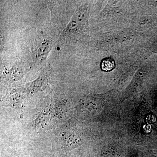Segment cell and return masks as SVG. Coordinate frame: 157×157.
<instances>
[{
  "label": "cell",
  "instance_id": "cell-1",
  "mask_svg": "<svg viewBox=\"0 0 157 157\" xmlns=\"http://www.w3.org/2000/svg\"><path fill=\"white\" fill-rule=\"evenodd\" d=\"M115 64L113 60L111 59H106L104 60L101 63V68L104 71H111L114 67Z\"/></svg>",
  "mask_w": 157,
  "mask_h": 157
}]
</instances>
